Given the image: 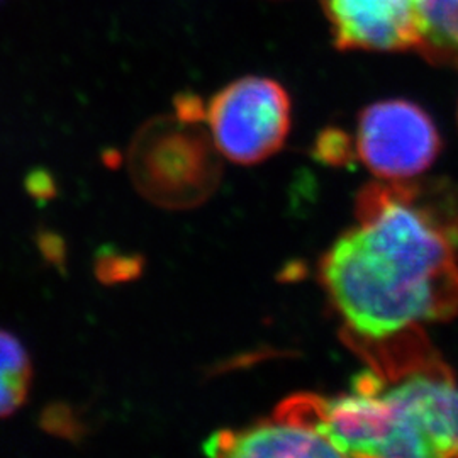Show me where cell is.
I'll use <instances>...</instances> for the list:
<instances>
[{
  "label": "cell",
  "mask_w": 458,
  "mask_h": 458,
  "mask_svg": "<svg viewBox=\"0 0 458 458\" xmlns=\"http://www.w3.org/2000/svg\"><path fill=\"white\" fill-rule=\"evenodd\" d=\"M359 225L323 255V287L360 338L389 340L458 312V185L374 183Z\"/></svg>",
  "instance_id": "1"
},
{
  "label": "cell",
  "mask_w": 458,
  "mask_h": 458,
  "mask_svg": "<svg viewBox=\"0 0 458 458\" xmlns=\"http://www.w3.org/2000/svg\"><path fill=\"white\" fill-rule=\"evenodd\" d=\"M177 115L157 117L136 132L128 165L136 191L158 208L194 209L213 196L223 175L211 132Z\"/></svg>",
  "instance_id": "2"
},
{
  "label": "cell",
  "mask_w": 458,
  "mask_h": 458,
  "mask_svg": "<svg viewBox=\"0 0 458 458\" xmlns=\"http://www.w3.org/2000/svg\"><path fill=\"white\" fill-rule=\"evenodd\" d=\"M367 377L394 412L382 457H458V387L443 363L418 365L394 380Z\"/></svg>",
  "instance_id": "3"
},
{
  "label": "cell",
  "mask_w": 458,
  "mask_h": 458,
  "mask_svg": "<svg viewBox=\"0 0 458 458\" xmlns=\"http://www.w3.org/2000/svg\"><path fill=\"white\" fill-rule=\"evenodd\" d=\"M287 90L265 77H245L226 85L206 106L204 121L229 162L262 164L284 147L293 121Z\"/></svg>",
  "instance_id": "4"
},
{
  "label": "cell",
  "mask_w": 458,
  "mask_h": 458,
  "mask_svg": "<svg viewBox=\"0 0 458 458\" xmlns=\"http://www.w3.org/2000/svg\"><path fill=\"white\" fill-rule=\"evenodd\" d=\"M440 151L442 138L433 119L411 100H378L359 115L357 153L384 181H411L421 175Z\"/></svg>",
  "instance_id": "5"
},
{
  "label": "cell",
  "mask_w": 458,
  "mask_h": 458,
  "mask_svg": "<svg viewBox=\"0 0 458 458\" xmlns=\"http://www.w3.org/2000/svg\"><path fill=\"white\" fill-rule=\"evenodd\" d=\"M335 47L342 51L420 49L423 16L418 0H321Z\"/></svg>",
  "instance_id": "6"
},
{
  "label": "cell",
  "mask_w": 458,
  "mask_h": 458,
  "mask_svg": "<svg viewBox=\"0 0 458 458\" xmlns=\"http://www.w3.org/2000/svg\"><path fill=\"white\" fill-rule=\"evenodd\" d=\"M204 452L214 457H342L338 448L321 433L276 418L243 429L216 431L204 443Z\"/></svg>",
  "instance_id": "7"
},
{
  "label": "cell",
  "mask_w": 458,
  "mask_h": 458,
  "mask_svg": "<svg viewBox=\"0 0 458 458\" xmlns=\"http://www.w3.org/2000/svg\"><path fill=\"white\" fill-rule=\"evenodd\" d=\"M423 16L420 53L435 65L458 68V0H418Z\"/></svg>",
  "instance_id": "8"
},
{
  "label": "cell",
  "mask_w": 458,
  "mask_h": 458,
  "mask_svg": "<svg viewBox=\"0 0 458 458\" xmlns=\"http://www.w3.org/2000/svg\"><path fill=\"white\" fill-rule=\"evenodd\" d=\"M33 363L13 333L0 329V420L13 416L28 401Z\"/></svg>",
  "instance_id": "9"
},
{
  "label": "cell",
  "mask_w": 458,
  "mask_h": 458,
  "mask_svg": "<svg viewBox=\"0 0 458 458\" xmlns=\"http://www.w3.org/2000/svg\"><path fill=\"white\" fill-rule=\"evenodd\" d=\"M96 277L106 284H124L140 277L145 268V259L141 255L121 253L113 248H102L96 257Z\"/></svg>",
  "instance_id": "10"
},
{
  "label": "cell",
  "mask_w": 458,
  "mask_h": 458,
  "mask_svg": "<svg viewBox=\"0 0 458 458\" xmlns=\"http://www.w3.org/2000/svg\"><path fill=\"white\" fill-rule=\"evenodd\" d=\"M41 428L53 437L79 440L85 433L82 420L66 404H51L41 414Z\"/></svg>",
  "instance_id": "11"
},
{
  "label": "cell",
  "mask_w": 458,
  "mask_h": 458,
  "mask_svg": "<svg viewBox=\"0 0 458 458\" xmlns=\"http://www.w3.org/2000/svg\"><path fill=\"white\" fill-rule=\"evenodd\" d=\"M348 138L342 131H325L316 143V157L325 164L342 165L348 157Z\"/></svg>",
  "instance_id": "12"
},
{
  "label": "cell",
  "mask_w": 458,
  "mask_h": 458,
  "mask_svg": "<svg viewBox=\"0 0 458 458\" xmlns=\"http://www.w3.org/2000/svg\"><path fill=\"white\" fill-rule=\"evenodd\" d=\"M28 192L38 200H49L56 194V185L53 177L45 170H34L26 179Z\"/></svg>",
  "instance_id": "13"
},
{
  "label": "cell",
  "mask_w": 458,
  "mask_h": 458,
  "mask_svg": "<svg viewBox=\"0 0 458 458\" xmlns=\"http://www.w3.org/2000/svg\"><path fill=\"white\" fill-rule=\"evenodd\" d=\"M39 248L45 255V259H48L49 262L55 265H62L65 260V243L60 236L53 234V233H41L38 238Z\"/></svg>",
  "instance_id": "14"
}]
</instances>
